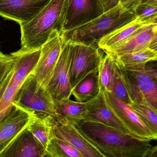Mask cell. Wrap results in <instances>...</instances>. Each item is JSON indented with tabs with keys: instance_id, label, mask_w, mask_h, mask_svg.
Returning <instances> with one entry per match:
<instances>
[{
	"instance_id": "obj_4",
	"label": "cell",
	"mask_w": 157,
	"mask_h": 157,
	"mask_svg": "<svg viewBox=\"0 0 157 157\" xmlns=\"http://www.w3.org/2000/svg\"><path fill=\"white\" fill-rule=\"evenodd\" d=\"M41 48L28 52L12 53L13 66L0 84V123L8 115L22 84L37 64Z\"/></svg>"
},
{
	"instance_id": "obj_35",
	"label": "cell",
	"mask_w": 157,
	"mask_h": 157,
	"mask_svg": "<svg viewBox=\"0 0 157 157\" xmlns=\"http://www.w3.org/2000/svg\"><path fill=\"white\" fill-rule=\"evenodd\" d=\"M151 24H157V17L153 20Z\"/></svg>"
},
{
	"instance_id": "obj_7",
	"label": "cell",
	"mask_w": 157,
	"mask_h": 157,
	"mask_svg": "<svg viewBox=\"0 0 157 157\" xmlns=\"http://www.w3.org/2000/svg\"><path fill=\"white\" fill-rule=\"evenodd\" d=\"M102 51L98 46L71 43L70 81L72 89L86 76L98 70L104 56Z\"/></svg>"
},
{
	"instance_id": "obj_8",
	"label": "cell",
	"mask_w": 157,
	"mask_h": 157,
	"mask_svg": "<svg viewBox=\"0 0 157 157\" xmlns=\"http://www.w3.org/2000/svg\"><path fill=\"white\" fill-rule=\"evenodd\" d=\"M71 43L64 41L59 58L51 78L45 88L55 102L70 99L72 88L70 81Z\"/></svg>"
},
{
	"instance_id": "obj_1",
	"label": "cell",
	"mask_w": 157,
	"mask_h": 157,
	"mask_svg": "<svg viewBox=\"0 0 157 157\" xmlns=\"http://www.w3.org/2000/svg\"><path fill=\"white\" fill-rule=\"evenodd\" d=\"M74 126L104 157H146L152 147L151 140L101 124L81 120Z\"/></svg>"
},
{
	"instance_id": "obj_27",
	"label": "cell",
	"mask_w": 157,
	"mask_h": 157,
	"mask_svg": "<svg viewBox=\"0 0 157 157\" xmlns=\"http://www.w3.org/2000/svg\"><path fill=\"white\" fill-rule=\"evenodd\" d=\"M136 18L145 25L151 24L157 17V6L142 2L135 11Z\"/></svg>"
},
{
	"instance_id": "obj_24",
	"label": "cell",
	"mask_w": 157,
	"mask_h": 157,
	"mask_svg": "<svg viewBox=\"0 0 157 157\" xmlns=\"http://www.w3.org/2000/svg\"><path fill=\"white\" fill-rule=\"evenodd\" d=\"M46 157H84L69 143L56 136L52 138L46 148Z\"/></svg>"
},
{
	"instance_id": "obj_11",
	"label": "cell",
	"mask_w": 157,
	"mask_h": 157,
	"mask_svg": "<svg viewBox=\"0 0 157 157\" xmlns=\"http://www.w3.org/2000/svg\"><path fill=\"white\" fill-rule=\"evenodd\" d=\"M109 107L130 132L139 138L154 140L149 130L131 105L118 99L110 92H104Z\"/></svg>"
},
{
	"instance_id": "obj_14",
	"label": "cell",
	"mask_w": 157,
	"mask_h": 157,
	"mask_svg": "<svg viewBox=\"0 0 157 157\" xmlns=\"http://www.w3.org/2000/svg\"><path fill=\"white\" fill-rule=\"evenodd\" d=\"M8 115L0 123V154L26 128L34 113L13 103Z\"/></svg>"
},
{
	"instance_id": "obj_5",
	"label": "cell",
	"mask_w": 157,
	"mask_h": 157,
	"mask_svg": "<svg viewBox=\"0 0 157 157\" xmlns=\"http://www.w3.org/2000/svg\"><path fill=\"white\" fill-rule=\"evenodd\" d=\"M117 65L132 103L147 104L157 112V80L149 73L147 64Z\"/></svg>"
},
{
	"instance_id": "obj_6",
	"label": "cell",
	"mask_w": 157,
	"mask_h": 157,
	"mask_svg": "<svg viewBox=\"0 0 157 157\" xmlns=\"http://www.w3.org/2000/svg\"><path fill=\"white\" fill-rule=\"evenodd\" d=\"M13 103L36 115L49 114L55 118V101L32 73L22 84Z\"/></svg>"
},
{
	"instance_id": "obj_22",
	"label": "cell",
	"mask_w": 157,
	"mask_h": 157,
	"mask_svg": "<svg viewBox=\"0 0 157 157\" xmlns=\"http://www.w3.org/2000/svg\"><path fill=\"white\" fill-rule=\"evenodd\" d=\"M116 63L122 66L147 64L151 61H157V53L150 48L114 57Z\"/></svg>"
},
{
	"instance_id": "obj_28",
	"label": "cell",
	"mask_w": 157,
	"mask_h": 157,
	"mask_svg": "<svg viewBox=\"0 0 157 157\" xmlns=\"http://www.w3.org/2000/svg\"><path fill=\"white\" fill-rule=\"evenodd\" d=\"M15 62L13 55L5 54L0 51V84L6 77Z\"/></svg>"
},
{
	"instance_id": "obj_21",
	"label": "cell",
	"mask_w": 157,
	"mask_h": 157,
	"mask_svg": "<svg viewBox=\"0 0 157 157\" xmlns=\"http://www.w3.org/2000/svg\"><path fill=\"white\" fill-rule=\"evenodd\" d=\"M101 91L98 70L86 76L72 90L76 101L87 102L95 98Z\"/></svg>"
},
{
	"instance_id": "obj_15",
	"label": "cell",
	"mask_w": 157,
	"mask_h": 157,
	"mask_svg": "<svg viewBox=\"0 0 157 157\" xmlns=\"http://www.w3.org/2000/svg\"><path fill=\"white\" fill-rule=\"evenodd\" d=\"M46 151L44 146L26 127L0 154V157H45Z\"/></svg>"
},
{
	"instance_id": "obj_32",
	"label": "cell",
	"mask_w": 157,
	"mask_h": 157,
	"mask_svg": "<svg viewBox=\"0 0 157 157\" xmlns=\"http://www.w3.org/2000/svg\"><path fill=\"white\" fill-rule=\"evenodd\" d=\"M146 157H157V146L152 147Z\"/></svg>"
},
{
	"instance_id": "obj_16",
	"label": "cell",
	"mask_w": 157,
	"mask_h": 157,
	"mask_svg": "<svg viewBox=\"0 0 157 157\" xmlns=\"http://www.w3.org/2000/svg\"><path fill=\"white\" fill-rule=\"evenodd\" d=\"M55 136L66 141L79 151L84 157H104L75 127L71 124L56 123Z\"/></svg>"
},
{
	"instance_id": "obj_9",
	"label": "cell",
	"mask_w": 157,
	"mask_h": 157,
	"mask_svg": "<svg viewBox=\"0 0 157 157\" xmlns=\"http://www.w3.org/2000/svg\"><path fill=\"white\" fill-rule=\"evenodd\" d=\"M64 40L61 35L55 31L41 47L39 60L32 73L38 82L45 87L52 76Z\"/></svg>"
},
{
	"instance_id": "obj_18",
	"label": "cell",
	"mask_w": 157,
	"mask_h": 157,
	"mask_svg": "<svg viewBox=\"0 0 157 157\" xmlns=\"http://www.w3.org/2000/svg\"><path fill=\"white\" fill-rule=\"evenodd\" d=\"M87 102L73 101L70 99L55 102V119L61 124L75 125L83 120Z\"/></svg>"
},
{
	"instance_id": "obj_3",
	"label": "cell",
	"mask_w": 157,
	"mask_h": 157,
	"mask_svg": "<svg viewBox=\"0 0 157 157\" xmlns=\"http://www.w3.org/2000/svg\"><path fill=\"white\" fill-rule=\"evenodd\" d=\"M136 18L135 12L124 8L120 4L93 20L64 32L62 37L64 41L71 43L98 46L102 38Z\"/></svg>"
},
{
	"instance_id": "obj_31",
	"label": "cell",
	"mask_w": 157,
	"mask_h": 157,
	"mask_svg": "<svg viewBox=\"0 0 157 157\" xmlns=\"http://www.w3.org/2000/svg\"><path fill=\"white\" fill-rule=\"evenodd\" d=\"M149 48L155 50L157 53V26L154 37L149 43Z\"/></svg>"
},
{
	"instance_id": "obj_10",
	"label": "cell",
	"mask_w": 157,
	"mask_h": 157,
	"mask_svg": "<svg viewBox=\"0 0 157 157\" xmlns=\"http://www.w3.org/2000/svg\"><path fill=\"white\" fill-rule=\"evenodd\" d=\"M104 13L101 0H69L63 34L93 20Z\"/></svg>"
},
{
	"instance_id": "obj_12",
	"label": "cell",
	"mask_w": 157,
	"mask_h": 157,
	"mask_svg": "<svg viewBox=\"0 0 157 157\" xmlns=\"http://www.w3.org/2000/svg\"><path fill=\"white\" fill-rule=\"evenodd\" d=\"M50 0H0V16L18 24L29 22Z\"/></svg>"
},
{
	"instance_id": "obj_2",
	"label": "cell",
	"mask_w": 157,
	"mask_h": 157,
	"mask_svg": "<svg viewBox=\"0 0 157 157\" xmlns=\"http://www.w3.org/2000/svg\"><path fill=\"white\" fill-rule=\"evenodd\" d=\"M69 0H50L29 22L19 24L21 30L20 52L40 49L52 33L63 35Z\"/></svg>"
},
{
	"instance_id": "obj_30",
	"label": "cell",
	"mask_w": 157,
	"mask_h": 157,
	"mask_svg": "<svg viewBox=\"0 0 157 157\" xmlns=\"http://www.w3.org/2000/svg\"><path fill=\"white\" fill-rule=\"evenodd\" d=\"M104 13L111 10L120 4V0H101Z\"/></svg>"
},
{
	"instance_id": "obj_17",
	"label": "cell",
	"mask_w": 157,
	"mask_h": 157,
	"mask_svg": "<svg viewBox=\"0 0 157 157\" xmlns=\"http://www.w3.org/2000/svg\"><path fill=\"white\" fill-rule=\"evenodd\" d=\"M157 26V24H154L144 26L121 45L108 53L113 57H117L148 48L155 32Z\"/></svg>"
},
{
	"instance_id": "obj_20",
	"label": "cell",
	"mask_w": 157,
	"mask_h": 157,
	"mask_svg": "<svg viewBox=\"0 0 157 157\" xmlns=\"http://www.w3.org/2000/svg\"><path fill=\"white\" fill-rule=\"evenodd\" d=\"M57 122L55 117L52 115L34 114L27 128L46 149L50 142L55 136L54 127Z\"/></svg>"
},
{
	"instance_id": "obj_34",
	"label": "cell",
	"mask_w": 157,
	"mask_h": 157,
	"mask_svg": "<svg viewBox=\"0 0 157 157\" xmlns=\"http://www.w3.org/2000/svg\"><path fill=\"white\" fill-rule=\"evenodd\" d=\"M143 2L151 4L157 6V0H144Z\"/></svg>"
},
{
	"instance_id": "obj_25",
	"label": "cell",
	"mask_w": 157,
	"mask_h": 157,
	"mask_svg": "<svg viewBox=\"0 0 157 157\" xmlns=\"http://www.w3.org/2000/svg\"><path fill=\"white\" fill-rule=\"evenodd\" d=\"M131 107L138 114L152 134L154 140H157V112L145 104L132 102Z\"/></svg>"
},
{
	"instance_id": "obj_29",
	"label": "cell",
	"mask_w": 157,
	"mask_h": 157,
	"mask_svg": "<svg viewBox=\"0 0 157 157\" xmlns=\"http://www.w3.org/2000/svg\"><path fill=\"white\" fill-rule=\"evenodd\" d=\"M144 0H120L121 5L125 9L135 12Z\"/></svg>"
},
{
	"instance_id": "obj_23",
	"label": "cell",
	"mask_w": 157,
	"mask_h": 157,
	"mask_svg": "<svg viewBox=\"0 0 157 157\" xmlns=\"http://www.w3.org/2000/svg\"><path fill=\"white\" fill-rule=\"evenodd\" d=\"M115 58L109 53L103 57L98 69V77L101 91L111 93L116 72Z\"/></svg>"
},
{
	"instance_id": "obj_33",
	"label": "cell",
	"mask_w": 157,
	"mask_h": 157,
	"mask_svg": "<svg viewBox=\"0 0 157 157\" xmlns=\"http://www.w3.org/2000/svg\"><path fill=\"white\" fill-rule=\"evenodd\" d=\"M147 69H148V71L149 73L151 74L152 76L155 78L157 80V71L155 69H154L153 67H151V66H148L147 65Z\"/></svg>"
},
{
	"instance_id": "obj_13",
	"label": "cell",
	"mask_w": 157,
	"mask_h": 157,
	"mask_svg": "<svg viewBox=\"0 0 157 157\" xmlns=\"http://www.w3.org/2000/svg\"><path fill=\"white\" fill-rule=\"evenodd\" d=\"M82 120L105 124L124 133L132 134L109 107L102 91H101L95 98L87 102L86 110Z\"/></svg>"
},
{
	"instance_id": "obj_26",
	"label": "cell",
	"mask_w": 157,
	"mask_h": 157,
	"mask_svg": "<svg viewBox=\"0 0 157 157\" xmlns=\"http://www.w3.org/2000/svg\"><path fill=\"white\" fill-rule=\"evenodd\" d=\"M111 93L118 99L125 102L127 104L129 105L132 104V100L129 96L128 91L124 84L123 80L122 78L117 63L116 65V72L113 83Z\"/></svg>"
},
{
	"instance_id": "obj_19",
	"label": "cell",
	"mask_w": 157,
	"mask_h": 157,
	"mask_svg": "<svg viewBox=\"0 0 157 157\" xmlns=\"http://www.w3.org/2000/svg\"><path fill=\"white\" fill-rule=\"evenodd\" d=\"M137 18L102 38L98 43L100 49L106 53L112 51L146 26Z\"/></svg>"
}]
</instances>
